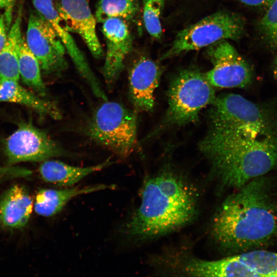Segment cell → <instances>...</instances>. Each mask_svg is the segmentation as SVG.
I'll return each mask as SVG.
<instances>
[{
	"label": "cell",
	"mask_w": 277,
	"mask_h": 277,
	"mask_svg": "<svg viewBox=\"0 0 277 277\" xmlns=\"http://www.w3.org/2000/svg\"><path fill=\"white\" fill-rule=\"evenodd\" d=\"M56 8L66 29L78 34L92 55L100 58L104 52L96 33L97 22L87 0H60Z\"/></svg>",
	"instance_id": "cell-13"
},
{
	"label": "cell",
	"mask_w": 277,
	"mask_h": 277,
	"mask_svg": "<svg viewBox=\"0 0 277 277\" xmlns=\"http://www.w3.org/2000/svg\"><path fill=\"white\" fill-rule=\"evenodd\" d=\"M162 72L159 64L146 56L132 63L128 72L129 94L135 110L148 112L153 109Z\"/></svg>",
	"instance_id": "cell-14"
},
{
	"label": "cell",
	"mask_w": 277,
	"mask_h": 277,
	"mask_svg": "<svg viewBox=\"0 0 277 277\" xmlns=\"http://www.w3.org/2000/svg\"><path fill=\"white\" fill-rule=\"evenodd\" d=\"M22 6H20L17 16L9 30L7 41L0 52V81H18L19 79L18 54L22 38Z\"/></svg>",
	"instance_id": "cell-19"
},
{
	"label": "cell",
	"mask_w": 277,
	"mask_h": 277,
	"mask_svg": "<svg viewBox=\"0 0 277 277\" xmlns=\"http://www.w3.org/2000/svg\"><path fill=\"white\" fill-rule=\"evenodd\" d=\"M244 27L243 19L228 12H218L180 31L161 59L196 50L222 39L240 38Z\"/></svg>",
	"instance_id": "cell-7"
},
{
	"label": "cell",
	"mask_w": 277,
	"mask_h": 277,
	"mask_svg": "<svg viewBox=\"0 0 277 277\" xmlns=\"http://www.w3.org/2000/svg\"><path fill=\"white\" fill-rule=\"evenodd\" d=\"M242 256L249 276L277 277V252L257 249L245 252Z\"/></svg>",
	"instance_id": "cell-21"
},
{
	"label": "cell",
	"mask_w": 277,
	"mask_h": 277,
	"mask_svg": "<svg viewBox=\"0 0 277 277\" xmlns=\"http://www.w3.org/2000/svg\"><path fill=\"white\" fill-rule=\"evenodd\" d=\"M113 162L108 159L94 166L81 167L69 165L59 161L46 160L41 164L38 171L45 182L60 186L70 187Z\"/></svg>",
	"instance_id": "cell-17"
},
{
	"label": "cell",
	"mask_w": 277,
	"mask_h": 277,
	"mask_svg": "<svg viewBox=\"0 0 277 277\" xmlns=\"http://www.w3.org/2000/svg\"><path fill=\"white\" fill-rule=\"evenodd\" d=\"M8 5L5 8L4 12V16L5 22L7 26V29L9 31L11 26L12 18V12L13 8L16 0H7Z\"/></svg>",
	"instance_id": "cell-26"
},
{
	"label": "cell",
	"mask_w": 277,
	"mask_h": 277,
	"mask_svg": "<svg viewBox=\"0 0 277 277\" xmlns=\"http://www.w3.org/2000/svg\"><path fill=\"white\" fill-rule=\"evenodd\" d=\"M275 71L276 75L277 76V56L275 60Z\"/></svg>",
	"instance_id": "cell-30"
},
{
	"label": "cell",
	"mask_w": 277,
	"mask_h": 277,
	"mask_svg": "<svg viewBox=\"0 0 277 277\" xmlns=\"http://www.w3.org/2000/svg\"><path fill=\"white\" fill-rule=\"evenodd\" d=\"M30 173V170L25 168L0 166V183L15 178L29 176Z\"/></svg>",
	"instance_id": "cell-25"
},
{
	"label": "cell",
	"mask_w": 277,
	"mask_h": 277,
	"mask_svg": "<svg viewBox=\"0 0 277 277\" xmlns=\"http://www.w3.org/2000/svg\"><path fill=\"white\" fill-rule=\"evenodd\" d=\"M141 203L125 228L137 240L156 238L189 224L196 215L198 195L184 177L163 171L147 179L141 190Z\"/></svg>",
	"instance_id": "cell-2"
},
{
	"label": "cell",
	"mask_w": 277,
	"mask_h": 277,
	"mask_svg": "<svg viewBox=\"0 0 277 277\" xmlns=\"http://www.w3.org/2000/svg\"><path fill=\"white\" fill-rule=\"evenodd\" d=\"M260 26L271 41L277 43V0H273L260 22Z\"/></svg>",
	"instance_id": "cell-24"
},
{
	"label": "cell",
	"mask_w": 277,
	"mask_h": 277,
	"mask_svg": "<svg viewBox=\"0 0 277 277\" xmlns=\"http://www.w3.org/2000/svg\"><path fill=\"white\" fill-rule=\"evenodd\" d=\"M138 9L137 0H100L96 6V22L103 23L112 18L126 21L134 18Z\"/></svg>",
	"instance_id": "cell-22"
},
{
	"label": "cell",
	"mask_w": 277,
	"mask_h": 277,
	"mask_svg": "<svg viewBox=\"0 0 277 277\" xmlns=\"http://www.w3.org/2000/svg\"><path fill=\"white\" fill-rule=\"evenodd\" d=\"M18 68L23 82L39 94L45 95L46 89L42 78L39 64L24 37L22 38L18 54Z\"/></svg>",
	"instance_id": "cell-20"
},
{
	"label": "cell",
	"mask_w": 277,
	"mask_h": 277,
	"mask_svg": "<svg viewBox=\"0 0 277 277\" xmlns=\"http://www.w3.org/2000/svg\"><path fill=\"white\" fill-rule=\"evenodd\" d=\"M241 3L251 6L269 5L273 0H239Z\"/></svg>",
	"instance_id": "cell-28"
},
{
	"label": "cell",
	"mask_w": 277,
	"mask_h": 277,
	"mask_svg": "<svg viewBox=\"0 0 277 277\" xmlns=\"http://www.w3.org/2000/svg\"><path fill=\"white\" fill-rule=\"evenodd\" d=\"M215 242L236 254L265 249L277 238V203L271 183L255 178L228 196L211 223Z\"/></svg>",
	"instance_id": "cell-1"
},
{
	"label": "cell",
	"mask_w": 277,
	"mask_h": 277,
	"mask_svg": "<svg viewBox=\"0 0 277 277\" xmlns=\"http://www.w3.org/2000/svg\"><path fill=\"white\" fill-rule=\"evenodd\" d=\"M33 209V201L23 185L15 184L0 199V228L18 229L28 223Z\"/></svg>",
	"instance_id": "cell-15"
},
{
	"label": "cell",
	"mask_w": 277,
	"mask_h": 277,
	"mask_svg": "<svg viewBox=\"0 0 277 277\" xmlns=\"http://www.w3.org/2000/svg\"><path fill=\"white\" fill-rule=\"evenodd\" d=\"M102 32L106 43V53L102 73L109 88L115 84L124 67V62L132 49V38L124 19H109L103 23Z\"/></svg>",
	"instance_id": "cell-12"
},
{
	"label": "cell",
	"mask_w": 277,
	"mask_h": 277,
	"mask_svg": "<svg viewBox=\"0 0 277 277\" xmlns=\"http://www.w3.org/2000/svg\"><path fill=\"white\" fill-rule=\"evenodd\" d=\"M7 26L4 14L0 13V52L4 46L7 39Z\"/></svg>",
	"instance_id": "cell-27"
},
{
	"label": "cell",
	"mask_w": 277,
	"mask_h": 277,
	"mask_svg": "<svg viewBox=\"0 0 277 277\" xmlns=\"http://www.w3.org/2000/svg\"><path fill=\"white\" fill-rule=\"evenodd\" d=\"M86 133L115 154L127 157L136 143V113L120 103L106 101L88 121Z\"/></svg>",
	"instance_id": "cell-5"
},
{
	"label": "cell",
	"mask_w": 277,
	"mask_h": 277,
	"mask_svg": "<svg viewBox=\"0 0 277 277\" xmlns=\"http://www.w3.org/2000/svg\"><path fill=\"white\" fill-rule=\"evenodd\" d=\"M213 67L205 73L209 83L220 88H242L249 85L253 73L248 63L225 39L208 46L206 50Z\"/></svg>",
	"instance_id": "cell-8"
},
{
	"label": "cell",
	"mask_w": 277,
	"mask_h": 277,
	"mask_svg": "<svg viewBox=\"0 0 277 277\" xmlns=\"http://www.w3.org/2000/svg\"><path fill=\"white\" fill-rule=\"evenodd\" d=\"M18 81H0V102L15 103L30 107L41 115L55 120L62 118V114L54 103L43 100L18 84Z\"/></svg>",
	"instance_id": "cell-18"
},
{
	"label": "cell",
	"mask_w": 277,
	"mask_h": 277,
	"mask_svg": "<svg viewBox=\"0 0 277 277\" xmlns=\"http://www.w3.org/2000/svg\"><path fill=\"white\" fill-rule=\"evenodd\" d=\"M211 105L212 128L254 137H277V115L270 109L232 93L215 97Z\"/></svg>",
	"instance_id": "cell-4"
},
{
	"label": "cell",
	"mask_w": 277,
	"mask_h": 277,
	"mask_svg": "<svg viewBox=\"0 0 277 277\" xmlns=\"http://www.w3.org/2000/svg\"><path fill=\"white\" fill-rule=\"evenodd\" d=\"M213 87L205 73L197 69L180 71L169 86L166 122L182 125L196 121L201 110L216 97Z\"/></svg>",
	"instance_id": "cell-6"
},
{
	"label": "cell",
	"mask_w": 277,
	"mask_h": 277,
	"mask_svg": "<svg viewBox=\"0 0 277 277\" xmlns=\"http://www.w3.org/2000/svg\"><path fill=\"white\" fill-rule=\"evenodd\" d=\"M34 8L49 23L55 31L66 51L81 75L86 81L93 94L106 101L107 96L92 71L81 50L70 32L65 28L52 0H33Z\"/></svg>",
	"instance_id": "cell-11"
},
{
	"label": "cell",
	"mask_w": 277,
	"mask_h": 277,
	"mask_svg": "<svg viewBox=\"0 0 277 277\" xmlns=\"http://www.w3.org/2000/svg\"><path fill=\"white\" fill-rule=\"evenodd\" d=\"M145 27L153 37L160 39L162 35L161 16L165 0H142Z\"/></svg>",
	"instance_id": "cell-23"
},
{
	"label": "cell",
	"mask_w": 277,
	"mask_h": 277,
	"mask_svg": "<svg viewBox=\"0 0 277 277\" xmlns=\"http://www.w3.org/2000/svg\"><path fill=\"white\" fill-rule=\"evenodd\" d=\"M26 41L46 73H59L67 68L65 47L51 26L38 12L29 15Z\"/></svg>",
	"instance_id": "cell-9"
},
{
	"label": "cell",
	"mask_w": 277,
	"mask_h": 277,
	"mask_svg": "<svg viewBox=\"0 0 277 277\" xmlns=\"http://www.w3.org/2000/svg\"><path fill=\"white\" fill-rule=\"evenodd\" d=\"M200 149L222 184L238 189L277 167V137H254L212 128Z\"/></svg>",
	"instance_id": "cell-3"
},
{
	"label": "cell",
	"mask_w": 277,
	"mask_h": 277,
	"mask_svg": "<svg viewBox=\"0 0 277 277\" xmlns=\"http://www.w3.org/2000/svg\"><path fill=\"white\" fill-rule=\"evenodd\" d=\"M8 3L7 0H0V8H6Z\"/></svg>",
	"instance_id": "cell-29"
},
{
	"label": "cell",
	"mask_w": 277,
	"mask_h": 277,
	"mask_svg": "<svg viewBox=\"0 0 277 277\" xmlns=\"http://www.w3.org/2000/svg\"><path fill=\"white\" fill-rule=\"evenodd\" d=\"M115 187L114 185L97 184L61 189H41L35 195L33 209L38 215L51 216L60 212L69 201L76 196Z\"/></svg>",
	"instance_id": "cell-16"
},
{
	"label": "cell",
	"mask_w": 277,
	"mask_h": 277,
	"mask_svg": "<svg viewBox=\"0 0 277 277\" xmlns=\"http://www.w3.org/2000/svg\"><path fill=\"white\" fill-rule=\"evenodd\" d=\"M5 152L8 163L43 162L66 155V152L47 133L29 123L19 125L7 140Z\"/></svg>",
	"instance_id": "cell-10"
}]
</instances>
